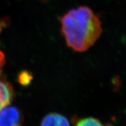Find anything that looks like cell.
<instances>
[{
    "label": "cell",
    "instance_id": "3",
    "mask_svg": "<svg viewBox=\"0 0 126 126\" xmlns=\"http://www.w3.org/2000/svg\"><path fill=\"white\" fill-rule=\"evenodd\" d=\"M14 92L11 85L0 79V111L8 106L14 98Z\"/></svg>",
    "mask_w": 126,
    "mask_h": 126
},
{
    "label": "cell",
    "instance_id": "4",
    "mask_svg": "<svg viewBox=\"0 0 126 126\" xmlns=\"http://www.w3.org/2000/svg\"><path fill=\"white\" fill-rule=\"evenodd\" d=\"M40 126H70L65 116L57 113H50L42 119Z\"/></svg>",
    "mask_w": 126,
    "mask_h": 126
},
{
    "label": "cell",
    "instance_id": "2",
    "mask_svg": "<svg viewBox=\"0 0 126 126\" xmlns=\"http://www.w3.org/2000/svg\"><path fill=\"white\" fill-rule=\"evenodd\" d=\"M22 122L21 111L15 106L8 105L0 111V126H20Z\"/></svg>",
    "mask_w": 126,
    "mask_h": 126
},
{
    "label": "cell",
    "instance_id": "7",
    "mask_svg": "<svg viewBox=\"0 0 126 126\" xmlns=\"http://www.w3.org/2000/svg\"><path fill=\"white\" fill-rule=\"evenodd\" d=\"M2 23H1V22H0V33H1V31H2Z\"/></svg>",
    "mask_w": 126,
    "mask_h": 126
},
{
    "label": "cell",
    "instance_id": "5",
    "mask_svg": "<svg viewBox=\"0 0 126 126\" xmlns=\"http://www.w3.org/2000/svg\"><path fill=\"white\" fill-rule=\"evenodd\" d=\"M75 126H105L99 120L93 117H87L80 120Z\"/></svg>",
    "mask_w": 126,
    "mask_h": 126
},
{
    "label": "cell",
    "instance_id": "1",
    "mask_svg": "<svg viewBox=\"0 0 126 126\" xmlns=\"http://www.w3.org/2000/svg\"><path fill=\"white\" fill-rule=\"evenodd\" d=\"M60 22L67 46L76 51L87 50L102 32L98 16L86 6L71 9L61 17Z\"/></svg>",
    "mask_w": 126,
    "mask_h": 126
},
{
    "label": "cell",
    "instance_id": "6",
    "mask_svg": "<svg viewBox=\"0 0 126 126\" xmlns=\"http://www.w3.org/2000/svg\"><path fill=\"white\" fill-rule=\"evenodd\" d=\"M5 54L0 50V74H1L3 67L5 65Z\"/></svg>",
    "mask_w": 126,
    "mask_h": 126
}]
</instances>
